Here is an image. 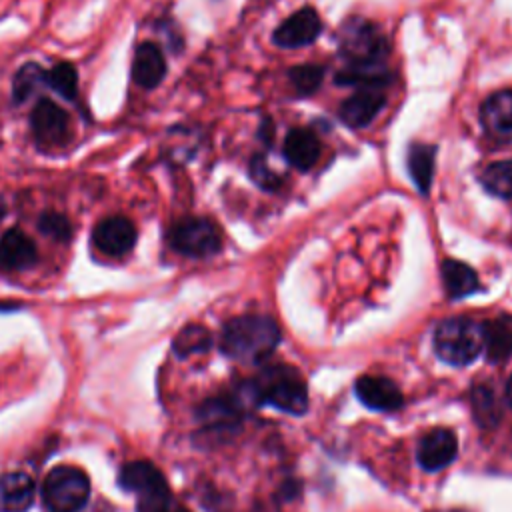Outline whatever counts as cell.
<instances>
[{
  "mask_svg": "<svg viewBox=\"0 0 512 512\" xmlns=\"http://www.w3.org/2000/svg\"><path fill=\"white\" fill-rule=\"evenodd\" d=\"M278 342V324L262 314L232 318L220 336L222 352L244 364H256L264 360L278 346Z\"/></svg>",
  "mask_w": 512,
  "mask_h": 512,
  "instance_id": "6da1fadb",
  "label": "cell"
},
{
  "mask_svg": "<svg viewBox=\"0 0 512 512\" xmlns=\"http://www.w3.org/2000/svg\"><path fill=\"white\" fill-rule=\"evenodd\" d=\"M246 392L252 400L270 404L290 414H302L308 408V390L302 374L288 364H274L264 368Z\"/></svg>",
  "mask_w": 512,
  "mask_h": 512,
  "instance_id": "7a4b0ae2",
  "label": "cell"
},
{
  "mask_svg": "<svg viewBox=\"0 0 512 512\" xmlns=\"http://www.w3.org/2000/svg\"><path fill=\"white\" fill-rule=\"evenodd\" d=\"M482 348V326L470 318H448L434 332V350L446 364L466 366L478 358Z\"/></svg>",
  "mask_w": 512,
  "mask_h": 512,
  "instance_id": "3957f363",
  "label": "cell"
},
{
  "mask_svg": "<svg viewBox=\"0 0 512 512\" xmlns=\"http://www.w3.org/2000/svg\"><path fill=\"white\" fill-rule=\"evenodd\" d=\"M90 496V480L78 466L52 468L42 484V502L48 512H80Z\"/></svg>",
  "mask_w": 512,
  "mask_h": 512,
  "instance_id": "277c9868",
  "label": "cell"
},
{
  "mask_svg": "<svg viewBox=\"0 0 512 512\" xmlns=\"http://www.w3.org/2000/svg\"><path fill=\"white\" fill-rule=\"evenodd\" d=\"M120 486L138 498L140 512H162L172 506L170 490L160 470L146 460H134L120 470Z\"/></svg>",
  "mask_w": 512,
  "mask_h": 512,
  "instance_id": "5b68a950",
  "label": "cell"
},
{
  "mask_svg": "<svg viewBox=\"0 0 512 512\" xmlns=\"http://www.w3.org/2000/svg\"><path fill=\"white\" fill-rule=\"evenodd\" d=\"M340 50L350 64H378L388 52V42L374 24L354 18L340 30Z\"/></svg>",
  "mask_w": 512,
  "mask_h": 512,
  "instance_id": "8992f818",
  "label": "cell"
},
{
  "mask_svg": "<svg viewBox=\"0 0 512 512\" xmlns=\"http://www.w3.org/2000/svg\"><path fill=\"white\" fill-rule=\"evenodd\" d=\"M172 248L190 258H206L220 250V232L208 218H184L168 234Z\"/></svg>",
  "mask_w": 512,
  "mask_h": 512,
  "instance_id": "52a82bcc",
  "label": "cell"
},
{
  "mask_svg": "<svg viewBox=\"0 0 512 512\" xmlns=\"http://www.w3.org/2000/svg\"><path fill=\"white\" fill-rule=\"evenodd\" d=\"M30 128L40 148L62 146L70 136V118L50 98H40L30 112Z\"/></svg>",
  "mask_w": 512,
  "mask_h": 512,
  "instance_id": "ba28073f",
  "label": "cell"
},
{
  "mask_svg": "<svg viewBox=\"0 0 512 512\" xmlns=\"http://www.w3.org/2000/svg\"><path fill=\"white\" fill-rule=\"evenodd\" d=\"M136 238H138L136 226L126 216H108L100 220L92 232L94 246L102 254L112 258H120L128 254L134 248Z\"/></svg>",
  "mask_w": 512,
  "mask_h": 512,
  "instance_id": "9c48e42d",
  "label": "cell"
},
{
  "mask_svg": "<svg viewBox=\"0 0 512 512\" xmlns=\"http://www.w3.org/2000/svg\"><path fill=\"white\" fill-rule=\"evenodd\" d=\"M322 30L320 16L312 8H302L288 16L276 30L274 42L282 48H300L312 44Z\"/></svg>",
  "mask_w": 512,
  "mask_h": 512,
  "instance_id": "30bf717a",
  "label": "cell"
},
{
  "mask_svg": "<svg viewBox=\"0 0 512 512\" xmlns=\"http://www.w3.org/2000/svg\"><path fill=\"white\" fill-rule=\"evenodd\" d=\"M456 452H458L456 436L446 428H434L428 434H424L422 440L418 442L416 458L424 470L436 472L446 468L456 458Z\"/></svg>",
  "mask_w": 512,
  "mask_h": 512,
  "instance_id": "8fae6325",
  "label": "cell"
},
{
  "mask_svg": "<svg viewBox=\"0 0 512 512\" xmlns=\"http://www.w3.org/2000/svg\"><path fill=\"white\" fill-rule=\"evenodd\" d=\"M356 396L362 404L380 412H394L404 404L400 388L386 376H362L356 380Z\"/></svg>",
  "mask_w": 512,
  "mask_h": 512,
  "instance_id": "7c38bea8",
  "label": "cell"
},
{
  "mask_svg": "<svg viewBox=\"0 0 512 512\" xmlns=\"http://www.w3.org/2000/svg\"><path fill=\"white\" fill-rule=\"evenodd\" d=\"M38 252L32 238L20 230L10 228L0 236V268L8 272L28 270L36 264Z\"/></svg>",
  "mask_w": 512,
  "mask_h": 512,
  "instance_id": "4fadbf2b",
  "label": "cell"
},
{
  "mask_svg": "<svg viewBox=\"0 0 512 512\" xmlns=\"http://www.w3.org/2000/svg\"><path fill=\"white\" fill-rule=\"evenodd\" d=\"M482 126L498 140H512V90L494 92L482 104Z\"/></svg>",
  "mask_w": 512,
  "mask_h": 512,
  "instance_id": "5bb4252c",
  "label": "cell"
},
{
  "mask_svg": "<svg viewBox=\"0 0 512 512\" xmlns=\"http://www.w3.org/2000/svg\"><path fill=\"white\" fill-rule=\"evenodd\" d=\"M384 102H386V98H384L382 90H378V88H360L356 94H352L348 100L342 102L340 118L352 128L366 126L378 116Z\"/></svg>",
  "mask_w": 512,
  "mask_h": 512,
  "instance_id": "9a60e30c",
  "label": "cell"
},
{
  "mask_svg": "<svg viewBox=\"0 0 512 512\" xmlns=\"http://www.w3.org/2000/svg\"><path fill=\"white\" fill-rule=\"evenodd\" d=\"M166 74V60L154 42H144L136 48L132 60V80L146 90L156 88Z\"/></svg>",
  "mask_w": 512,
  "mask_h": 512,
  "instance_id": "2e32d148",
  "label": "cell"
},
{
  "mask_svg": "<svg viewBox=\"0 0 512 512\" xmlns=\"http://www.w3.org/2000/svg\"><path fill=\"white\" fill-rule=\"evenodd\" d=\"M34 502V482L24 472L0 476V512H26Z\"/></svg>",
  "mask_w": 512,
  "mask_h": 512,
  "instance_id": "e0dca14e",
  "label": "cell"
},
{
  "mask_svg": "<svg viewBox=\"0 0 512 512\" xmlns=\"http://www.w3.org/2000/svg\"><path fill=\"white\" fill-rule=\"evenodd\" d=\"M320 140L312 130L294 128L284 138V156L298 170H310L320 158Z\"/></svg>",
  "mask_w": 512,
  "mask_h": 512,
  "instance_id": "ac0fdd59",
  "label": "cell"
},
{
  "mask_svg": "<svg viewBox=\"0 0 512 512\" xmlns=\"http://www.w3.org/2000/svg\"><path fill=\"white\" fill-rule=\"evenodd\" d=\"M486 356L502 362L512 354V316H498L482 326Z\"/></svg>",
  "mask_w": 512,
  "mask_h": 512,
  "instance_id": "d6986e66",
  "label": "cell"
},
{
  "mask_svg": "<svg viewBox=\"0 0 512 512\" xmlns=\"http://www.w3.org/2000/svg\"><path fill=\"white\" fill-rule=\"evenodd\" d=\"M390 80V72L382 62L378 64H350L336 74V82L358 88H382Z\"/></svg>",
  "mask_w": 512,
  "mask_h": 512,
  "instance_id": "ffe728a7",
  "label": "cell"
},
{
  "mask_svg": "<svg viewBox=\"0 0 512 512\" xmlns=\"http://www.w3.org/2000/svg\"><path fill=\"white\" fill-rule=\"evenodd\" d=\"M442 280L444 288L452 298H464L478 290L476 272L458 260H444L442 264Z\"/></svg>",
  "mask_w": 512,
  "mask_h": 512,
  "instance_id": "44dd1931",
  "label": "cell"
},
{
  "mask_svg": "<svg viewBox=\"0 0 512 512\" xmlns=\"http://www.w3.org/2000/svg\"><path fill=\"white\" fill-rule=\"evenodd\" d=\"M408 168L418 190L426 194L434 172V148L426 144H414L408 152Z\"/></svg>",
  "mask_w": 512,
  "mask_h": 512,
  "instance_id": "7402d4cb",
  "label": "cell"
},
{
  "mask_svg": "<svg viewBox=\"0 0 512 512\" xmlns=\"http://www.w3.org/2000/svg\"><path fill=\"white\" fill-rule=\"evenodd\" d=\"M198 418L204 422L206 428L210 430H220V428H230L232 422L238 418L236 412V402L232 398H210L208 402L202 404L198 410Z\"/></svg>",
  "mask_w": 512,
  "mask_h": 512,
  "instance_id": "603a6c76",
  "label": "cell"
},
{
  "mask_svg": "<svg viewBox=\"0 0 512 512\" xmlns=\"http://www.w3.org/2000/svg\"><path fill=\"white\" fill-rule=\"evenodd\" d=\"M44 84L66 100H76L78 96V72L70 62H58L44 70Z\"/></svg>",
  "mask_w": 512,
  "mask_h": 512,
  "instance_id": "cb8c5ba5",
  "label": "cell"
},
{
  "mask_svg": "<svg viewBox=\"0 0 512 512\" xmlns=\"http://www.w3.org/2000/svg\"><path fill=\"white\" fill-rule=\"evenodd\" d=\"M210 332L204 326L198 324H190L184 330L178 332V336L174 338V352L184 358L190 354H198L210 348Z\"/></svg>",
  "mask_w": 512,
  "mask_h": 512,
  "instance_id": "d4e9b609",
  "label": "cell"
},
{
  "mask_svg": "<svg viewBox=\"0 0 512 512\" xmlns=\"http://www.w3.org/2000/svg\"><path fill=\"white\" fill-rule=\"evenodd\" d=\"M484 186L500 198H512V160L492 162L482 174Z\"/></svg>",
  "mask_w": 512,
  "mask_h": 512,
  "instance_id": "484cf974",
  "label": "cell"
},
{
  "mask_svg": "<svg viewBox=\"0 0 512 512\" xmlns=\"http://www.w3.org/2000/svg\"><path fill=\"white\" fill-rule=\"evenodd\" d=\"M42 82H44V70L36 62H26L14 74L12 100L16 104H22L36 90V86L42 84Z\"/></svg>",
  "mask_w": 512,
  "mask_h": 512,
  "instance_id": "4316f807",
  "label": "cell"
},
{
  "mask_svg": "<svg viewBox=\"0 0 512 512\" xmlns=\"http://www.w3.org/2000/svg\"><path fill=\"white\" fill-rule=\"evenodd\" d=\"M36 226L44 236L56 242H68L72 238V224L68 216H64L62 212H54V210L42 212Z\"/></svg>",
  "mask_w": 512,
  "mask_h": 512,
  "instance_id": "83f0119b",
  "label": "cell"
},
{
  "mask_svg": "<svg viewBox=\"0 0 512 512\" xmlns=\"http://www.w3.org/2000/svg\"><path fill=\"white\" fill-rule=\"evenodd\" d=\"M322 76H324V68L322 66H316V64H302V66H294L288 74L294 90L302 96L306 94H312L320 82H322Z\"/></svg>",
  "mask_w": 512,
  "mask_h": 512,
  "instance_id": "f1b7e54d",
  "label": "cell"
},
{
  "mask_svg": "<svg viewBox=\"0 0 512 512\" xmlns=\"http://www.w3.org/2000/svg\"><path fill=\"white\" fill-rule=\"evenodd\" d=\"M474 412H476V418L482 420L484 424H492L496 418H498V410H496V400L492 396L490 390H484V388H478L474 392Z\"/></svg>",
  "mask_w": 512,
  "mask_h": 512,
  "instance_id": "f546056e",
  "label": "cell"
},
{
  "mask_svg": "<svg viewBox=\"0 0 512 512\" xmlns=\"http://www.w3.org/2000/svg\"><path fill=\"white\" fill-rule=\"evenodd\" d=\"M252 178L262 186V188H278L280 186V178L276 174H272L268 170V166L262 160H254L252 162Z\"/></svg>",
  "mask_w": 512,
  "mask_h": 512,
  "instance_id": "4dcf8cb0",
  "label": "cell"
},
{
  "mask_svg": "<svg viewBox=\"0 0 512 512\" xmlns=\"http://www.w3.org/2000/svg\"><path fill=\"white\" fill-rule=\"evenodd\" d=\"M506 400H508V404H510V408H512V376H510V380H508V384H506Z\"/></svg>",
  "mask_w": 512,
  "mask_h": 512,
  "instance_id": "1f68e13d",
  "label": "cell"
},
{
  "mask_svg": "<svg viewBox=\"0 0 512 512\" xmlns=\"http://www.w3.org/2000/svg\"><path fill=\"white\" fill-rule=\"evenodd\" d=\"M4 214H6V204H4V200L0 198V222H2V218H4Z\"/></svg>",
  "mask_w": 512,
  "mask_h": 512,
  "instance_id": "d6a6232c",
  "label": "cell"
},
{
  "mask_svg": "<svg viewBox=\"0 0 512 512\" xmlns=\"http://www.w3.org/2000/svg\"><path fill=\"white\" fill-rule=\"evenodd\" d=\"M162 512H186V510H174V508L170 506V508H166V510H162Z\"/></svg>",
  "mask_w": 512,
  "mask_h": 512,
  "instance_id": "836d02e7",
  "label": "cell"
},
{
  "mask_svg": "<svg viewBox=\"0 0 512 512\" xmlns=\"http://www.w3.org/2000/svg\"><path fill=\"white\" fill-rule=\"evenodd\" d=\"M446 512H462V510H446Z\"/></svg>",
  "mask_w": 512,
  "mask_h": 512,
  "instance_id": "e575fe53",
  "label": "cell"
}]
</instances>
